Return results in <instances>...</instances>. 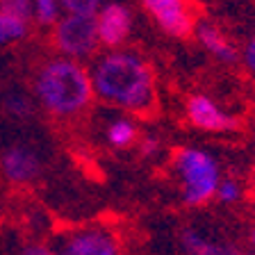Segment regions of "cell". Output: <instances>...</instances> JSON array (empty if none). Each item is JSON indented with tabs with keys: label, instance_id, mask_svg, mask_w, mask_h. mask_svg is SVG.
<instances>
[{
	"label": "cell",
	"instance_id": "cell-1",
	"mask_svg": "<svg viewBox=\"0 0 255 255\" xmlns=\"http://www.w3.org/2000/svg\"><path fill=\"white\" fill-rule=\"evenodd\" d=\"M89 75L94 94L101 101L132 114H148L155 110L157 91L153 69L137 53L112 48L107 55L98 57Z\"/></svg>",
	"mask_w": 255,
	"mask_h": 255
},
{
	"label": "cell",
	"instance_id": "cell-2",
	"mask_svg": "<svg viewBox=\"0 0 255 255\" xmlns=\"http://www.w3.org/2000/svg\"><path fill=\"white\" fill-rule=\"evenodd\" d=\"M34 94L43 110L55 117H75L94 98L89 71L71 57L50 59L34 78Z\"/></svg>",
	"mask_w": 255,
	"mask_h": 255
},
{
	"label": "cell",
	"instance_id": "cell-3",
	"mask_svg": "<svg viewBox=\"0 0 255 255\" xmlns=\"http://www.w3.org/2000/svg\"><path fill=\"white\" fill-rule=\"evenodd\" d=\"M173 169L182 182V201L196 207L212 201L219 187V164L210 153L201 148H178Z\"/></svg>",
	"mask_w": 255,
	"mask_h": 255
},
{
	"label": "cell",
	"instance_id": "cell-4",
	"mask_svg": "<svg viewBox=\"0 0 255 255\" xmlns=\"http://www.w3.org/2000/svg\"><path fill=\"white\" fill-rule=\"evenodd\" d=\"M53 43L64 57L87 59L98 50V30H96V14H75L66 11L55 21Z\"/></svg>",
	"mask_w": 255,
	"mask_h": 255
},
{
	"label": "cell",
	"instance_id": "cell-5",
	"mask_svg": "<svg viewBox=\"0 0 255 255\" xmlns=\"http://www.w3.org/2000/svg\"><path fill=\"white\" fill-rule=\"evenodd\" d=\"M141 5L171 37H189L196 27L187 0H141Z\"/></svg>",
	"mask_w": 255,
	"mask_h": 255
},
{
	"label": "cell",
	"instance_id": "cell-6",
	"mask_svg": "<svg viewBox=\"0 0 255 255\" xmlns=\"http://www.w3.org/2000/svg\"><path fill=\"white\" fill-rule=\"evenodd\" d=\"M98 41L105 48H121L132 30V14L123 2H107L96 11Z\"/></svg>",
	"mask_w": 255,
	"mask_h": 255
},
{
	"label": "cell",
	"instance_id": "cell-7",
	"mask_svg": "<svg viewBox=\"0 0 255 255\" xmlns=\"http://www.w3.org/2000/svg\"><path fill=\"white\" fill-rule=\"evenodd\" d=\"M0 171L14 185H25L41 173V157L27 143H11L0 155Z\"/></svg>",
	"mask_w": 255,
	"mask_h": 255
},
{
	"label": "cell",
	"instance_id": "cell-8",
	"mask_svg": "<svg viewBox=\"0 0 255 255\" xmlns=\"http://www.w3.org/2000/svg\"><path fill=\"white\" fill-rule=\"evenodd\" d=\"M187 119L191 126L201 128V130H210V132H226V130H235L237 128V119L228 112H223L212 98H207L203 94L189 96L187 101Z\"/></svg>",
	"mask_w": 255,
	"mask_h": 255
},
{
	"label": "cell",
	"instance_id": "cell-9",
	"mask_svg": "<svg viewBox=\"0 0 255 255\" xmlns=\"http://www.w3.org/2000/svg\"><path fill=\"white\" fill-rule=\"evenodd\" d=\"M59 251L66 255H117L119 239L105 228H87L71 235Z\"/></svg>",
	"mask_w": 255,
	"mask_h": 255
},
{
	"label": "cell",
	"instance_id": "cell-10",
	"mask_svg": "<svg viewBox=\"0 0 255 255\" xmlns=\"http://www.w3.org/2000/svg\"><path fill=\"white\" fill-rule=\"evenodd\" d=\"M194 30H196L198 41H201L217 59H221V62H226V64L237 62V50L230 46V41L223 37L212 23H198Z\"/></svg>",
	"mask_w": 255,
	"mask_h": 255
},
{
	"label": "cell",
	"instance_id": "cell-11",
	"mask_svg": "<svg viewBox=\"0 0 255 255\" xmlns=\"http://www.w3.org/2000/svg\"><path fill=\"white\" fill-rule=\"evenodd\" d=\"M180 242H182V249L189 251V253H196V255H223V253H235V249H226V246L212 244V242H210L205 235L198 233V230H194V228H187L185 233L180 235Z\"/></svg>",
	"mask_w": 255,
	"mask_h": 255
},
{
	"label": "cell",
	"instance_id": "cell-12",
	"mask_svg": "<svg viewBox=\"0 0 255 255\" xmlns=\"http://www.w3.org/2000/svg\"><path fill=\"white\" fill-rule=\"evenodd\" d=\"M27 30H30L27 18L0 9V46H7L11 41L27 37Z\"/></svg>",
	"mask_w": 255,
	"mask_h": 255
},
{
	"label": "cell",
	"instance_id": "cell-13",
	"mask_svg": "<svg viewBox=\"0 0 255 255\" xmlns=\"http://www.w3.org/2000/svg\"><path fill=\"white\" fill-rule=\"evenodd\" d=\"M134 139H137V126L132 121H128V119H117L107 128V141L114 148H126Z\"/></svg>",
	"mask_w": 255,
	"mask_h": 255
},
{
	"label": "cell",
	"instance_id": "cell-14",
	"mask_svg": "<svg viewBox=\"0 0 255 255\" xmlns=\"http://www.w3.org/2000/svg\"><path fill=\"white\" fill-rule=\"evenodd\" d=\"M2 107L14 119H30L32 112H34L32 98L27 94H23V91H9V94H5L2 96Z\"/></svg>",
	"mask_w": 255,
	"mask_h": 255
},
{
	"label": "cell",
	"instance_id": "cell-15",
	"mask_svg": "<svg viewBox=\"0 0 255 255\" xmlns=\"http://www.w3.org/2000/svg\"><path fill=\"white\" fill-rule=\"evenodd\" d=\"M59 0H32V14L39 25H55L59 18Z\"/></svg>",
	"mask_w": 255,
	"mask_h": 255
},
{
	"label": "cell",
	"instance_id": "cell-16",
	"mask_svg": "<svg viewBox=\"0 0 255 255\" xmlns=\"http://www.w3.org/2000/svg\"><path fill=\"white\" fill-rule=\"evenodd\" d=\"M214 196L221 203H235L242 196V187H239L237 180L226 178V180H219V187H217V194H214Z\"/></svg>",
	"mask_w": 255,
	"mask_h": 255
},
{
	"label": "cell",
	"instance_id": "cell-17",
	"mask_svg": "<svg viewBox=\"0 0 255 255\" xmlns=\"http://www.w3.org/2000/svg\"><path fill=\"white\" fill-rule=\"evenodd\" d=\"M103 2L105 0H59L64 11H75V14H96Z\"/></svg>",
	"mask_w": 255,
	"mask_h": 255
},
{
	"label": "cell",
	"instance_id": "cell-18",
	"mask_svg": "<svg viewBox=\"0 0 255 255\" xmlns=\"http://www.w3.org/2000/svg\"><path fill=\"white\" fill-rule=\"evenodd\" d=\"M0 9L2 11H9V14L16 16H23L30 21L32 16V0H0Z\"/></svg>",
	"mask_w": 255,
	"mask_h": 255
},
{
	"label": "cell",
	"instance_id": "cell-19",
	"mask_svg": "<svg viewBox=\"0 0 255 255\" xmlns=\"http://www.w3.org/2000/svg\"><path fill=\"white\" fill-rule=\"evenodd\" d=\"M244 64H246V69L255 75V37H251V41L244 48Z\"/></svg>",
	"mask_w": 255,
	"mask_h": 255
},
{
	"label": "cell",
	"instance_id": "cell-20",
	"mask_svg": "<svg viewBox=\"0 0 255 255\" xmlns=\"http://www.w3.org/2000/svg\"><path fill=\"white\" fill-rule=\"evenodd\" d=\"M159 148V141L155 137H146L141 141V155H155Z\"/></svg>",
	"mask_w": 255,
	"mask_h": 255
},
{
	"label": "cell",
	"instance_id": "cell-21",
	"mask_svg": "<svg viewBox=\"0 0 255 255\" xmlns=\"http://www.w3.org/2000/svg\"><path fill=\"white\" fill-rule=\"evenodd\" d=\"M23 253H27V255H46V253H50V249H43V246H27V249H23Z\"/></svg>",
	"mask_w": 255,
	"mask_h": 255
},
{
	"label": "cell",
	"instance_id": "cell-22",
	"mask_svg": "<svg viewBox=\"0 0 255 255\" xmlns=\"http://www.w3.org/2000/svg\"><path fill=\"white\" fill-rule=\"evenodd\" d=\"M251 189L255 191V164H253V169H251Z\"/></svg>",
	"mask_w": 255,
	"mask_h": 255
},
{
	"label": "cell",
	"instance_id": "cell-23",
	"mask_svg": "<svg viewBox=\"0 0 255 255\" xmlns=\"http://www.w3.org/2000/svg\"><path fill=\"white\" fill-rule=\"evenodd\" d=\"M251 242H253V246H255V228L251 230Z\"/></svg>",
	"mask_w": 255,
	"mask_h": 255
}]
</instances>
